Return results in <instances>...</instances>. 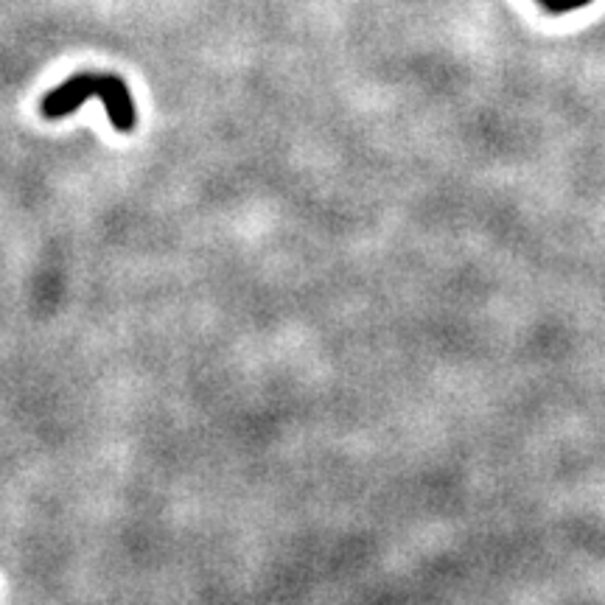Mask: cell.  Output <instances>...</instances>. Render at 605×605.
<instances>
[{"instance_id": "cell-1", "label": "cell", "mask_w": 605, "mask_h": 605, "mask_svg": "<svg viewBox=\"0 0 605 605\" xmlns=\"http://www.w3.org/2000/svg\"><path fill=\"white\" fill-rule=\"evenodd\" d=\"M90 99L104 101L107 118L113 121L118 132H132L138 127L135 99L129 93L127 82L115 73H76L45 96L40 110H43L45 118L57 121V118L76 113Z\"/></svg>"}, {"instance_id": "cell-2", "label": "cell", "mask_w": 605, "mask_h": 605, "mask_svg": "<svg viewBox=\"0 0 605 605\" xmlns=\"http://www.w3.org/2000/svg\"><path fill=\"white\" fill-rule=\"evenodd\" d=\"M547 12L552 15H566V12H575V9H583L589 6L591 0H538Z\"/></svg>"}]
</instances>
